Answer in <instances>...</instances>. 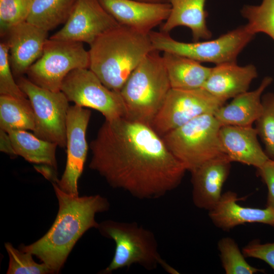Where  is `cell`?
I'll list each match as a JSON object with an SVG mask.
<instances>
[{"label": "cell", "instance_id": "14", "mask_svg": "<svg viewBox=\"0 0 274 274\" xmlns=\"http://www.w3.org/2000/svg\"><path fill=\"white\" fill-rule=\"evenodd\" d=\"M120 25L149 35L169 16V3H151L136 0H98Z\"/></svg>", "mask_w": 274, "mask_h": 274}, {"label": "cell", "instance_id": "15", "mask_svg": "<svg viewBox=\"0 0 274 274\" xmlns=\"http://www.w3.org/2000/svg\"><path fill=\"white\" fill-rule=\"evenodd\" d=\"M48 32L27 21L10 28L7 33L9 59L13 73L17 77L26 73L42 55Z\"/></svg>", "mask_w": 274, "mask_h": 274}, {"label": "cell", "instance_id": "1", "mask_svg": "<svg viewBox=\"0 0 274 274\" xmlns=\"http://www.w3.org/2000/svg\"><path fill=\"white\" fill-rule=\"evenodd\" d=\"M89 147V167L140 199L164 196L187 170L150 125L125 117L106 119Z\"/></svg>", "mask_w": 274, "mask_h": 274}, {"label": "cell", "instance_id": "27", "mask_svg": "<svg viewBox=\"0 0 274 274\" xmlns=\"http://www.w3.org/2000/svg\"><path fill=\"white\" fill-rule=\"evenodd\" d=\"M222 266L227 274H253L262 271L250 265L237 244L230 237H223L218 243Z\"/></svg>", "mask_w": 274, "mask_h": 274}, {"label": "cell", "instance_id": "2", "mask_svg": "<svg viewBox=\"0 0 274 274\" xmlns=\"http://www.w3.org/2000/svg\"><path fill=\"white\" fill-rule=\"evenodd\" d=\"M52 185L59 204L53 224L42 238L19 249L35 255L57 273L81 236L90 228H98L95 215L108 211L110 203L100 195L79 197L63 191L54 182Z\"/></svg>", "mask_w": 274, "mask_h": 274}, {"label": "cell", "instance_id": "31", "mask_svg": "<svg viewBox=\"0 0 274 274\" xmlns=\"http://www.w3.org/2000/svg\"><path fill=\"white\" fill-rule=\"evenodd\" d=\"M9 59V49L7 42L0 44V94L19 99L27 97L14 80Z\"/></svg>", "mask_w": 274, "mask_h": 274}, {"label": "cell", "instance_id": "32", "mask_svg": "<svg viewBox=\"0 0 274 274\" xmlns=\"http://www.w3.org/2000/svg\"><path fill=\"white\" fill-rule=\"evenodd\" d=\"M242 252L245 257L265 261L274 269V243L261 244L252 241L243 248Z\"/></svg>", "mask_w": 274, "mask_h": 274}, {"label": "cell", "instance_id": "8", "mask_svg": "<svg viewBox=\"0 0 274 274\" xmlns=\"http://www.w3.org/2000/svg\"><path fill=\"white\" fill-rule=\"evenodd\" d=\"M89 66V54L83 44L48 39L43 53L26 72L28 79L37 85L61 91L62 83L72 71Z\"/></svg>", "mask_w": 274, "mask_h": 274}, {"label": "cell", "instance_id": "13", "mask_svg": "<svg viewBox=\"0 0 274 274\" xmlns=\"http://www.w3.org/2000/svg\"><path fill=\"white\" fill-rule=\"evenodd\" d=\"M119 25L98 0H77L63 26L50 39L90 45Z\"/></svg>", "mask_w": 274, "mask_h": 274}, {"label": "cell", "instance_id": "26", "mask_svg": "<svg viewBox=\"0 0 274 274\" xmlns=\"http://www.w3.org/2000/svg\"><path fill=\"white\" fill-rule=\"evenodd\" d=\"M247 29L253 35L264 33L274 41V0H262L259 5H247L241 10Z\"/></svg>", "mask_w": 274, "mask_h": 274}, {"label": "cell", "instance_id": "33", "mask_svg": "<svg viewBox=\"0 0 274 274\" xmlns=\"http://www.w3.org/2000/svg\"><path fill=\"white\" fill-rule=\"evenodd\" d=\"M257 169L268 189L266 207L274 209V160L269 158Z\"/></svg>", "mask_w": 274, "mask_h": 274}, {"label": "cell", "instance_id": "19", "mask_svg": "<svg viewBox=\"0 0 274 274\" xmlns=\"http://www.w3.org/2000/svg\"><path fill=\"white\" fill-rule=\"evenodd\" d=\"M237 194L229 191L222 194L217 204L209 211V216L217 227L229 230L246 223H259L274 227V209L245 207L237 203Z\"/></svg>", "mask_w": 274, "mask_h": 274}, {"label": "cell", "instance_id": "17", "mask_svg": "<svg viewBox=\"0 0 274 274\" xmlns=\"http://www.w3.org/2000/svg\"><path fill=\"white\" fill-rule=\"evenodd\" d=\"M256 129L252 125H222L219 138L224 153L235 161L259 168L269 158L258 140Z\"/></svg>", "mask_w": 274, "mask_h": 274}, {"label": "cell", "instance_id": "23", "mask_svg": "<svg viewBox=\"0 0 274 274\" xmlns=\"http://www.w3.org/2000/svg\"><path fill=\"white\" fill-rule=\"evenodd\" d=\"M8 133L17 155L28 162L43 164L56 170L57 144L39 138L27 130H13Z\"/></svg>", "mask_w": 274, "mask_h": 274}, {"label": "cell", "instance_id": "34", "mask_svg": "<svg viewBox=\"0 0 274 274\" xmlns=\"http://www.w3.org/2000/svg\"><path fill=\"white\" fill-rule=\"evenodd\" d=\"M0 151L11 156L17 155L9 133L2 129H0Z\"/></svg>", "mask_w": 274, "mask_h": 274}, {"label": "cell", "instance_id": "3", "mask_svg": "<svg viewBox=\"0 0 274 274\" xmlns=\"http://www.w3.org/2000/svg\"><path fill=\"white\" fill-rule=\"evenodd\" d=\"M89 45V68L104 85L117 92L145 56L154 50L149 35L120 25Z\"/></svg>", "mask_w": 274, "mask_h": 274}, {"label": "cell", "instance_id": "6", "mask_svg": "<svg viewBox=\"0 0 274 274\" xmlns=\"http://www.w3.org/2000/svg\"><path fill=\"white\" fill-rule=\"evenodd\" d=\"M221 124L213 114L199 116L162 138L173 154L190 172L225 154L221 144Z\"/></svg>", "mask_w": 274, "mask_h": 274}, {"label": "cell", "instance_id": "20", "mask_svg": "<svg viewBox=\"0 0 274 274\" xmlns=\"http://www.w3.org/2000/svg\"><path fill=\"white\" fill-rule=\"evenodd\" d=\"M272 82L271 77H265L257 89L239 94L220 107L214 114L215 117L222 126L252 125L261 113L263 92Z\"/></svg>", "mask_w": 274, "mask_h": 274}, {"label": "cell", "instance_id": "25", "mask_svg": "<svg viewBox=\"0 0 274 274\" xmlns=\"http://www.w3.org/2000/svg\"><path fill=\"white\" fill-rule=\"evenodd\" d=\"M34 128L35 115L29 100L1 95L0 129L9 132L21 130L33 131Z\"/></svg>", "mask_w": 274, "mask_h": 274}, {"label": "cell", "instance_id": "30", "mask_svg": "<svg viewBox=\"0 0 274 274\" xmlns=\"http://www.w3.org/2000/svg\"><path fill=\"white\" fill-rule=\"evenodd\" d=\"M32 0H0L1 33L26 21Z\"/></svg>", "mask_w": 274, "mask_h": 274}, {"label": "cell", "instance_id": "16", "mask_svg": "<svg viewBox=\"0 0 274 274\" xmlns=\"http://www.w3.org/2000/svg\"><path fill=\"white\" fill-rule=\"evenodd\" d=\"M231 162L223 154L191 172L192 200L197 208L209 211L217 204L222 195V189L229 174Z\"/></svg>", "mask_w": 274, "mask_h": 274}, {"label": "cell", "instance_id": "35", "mask_svg": "<svg viewBox=\"0 0 274 274\" xmlns=\"http://www.w3.org/2000/svg\"><path fill=\"white\" fill-rule=\"evenodd\" d=\"M140 2L151 3H159L167 2V0H136Z\"/></svg>", "mask_w": 274, "mask_h": 274}, {"label": "cell", "instance_id": "28", "mask_svg": "<svg viewBox=\"0 0 274 274\" xmlns=\"http://www.w3.org/2000/svg\"><path fill=\"white\" fill-rule=\"evenodd\" d=\"M262 110L255 121L258 136L264 145L268 157L274 160V93L262 97Z\"/></svg>", "mask_w": 274, "mask_h": 274}, {"label": "cell", "instance_id": "11", "mask_svg": "<svg viewBox=\"0 0 274 274\" xmlns=\"http://www.w3.org/2000/svg\"><path fill=\"white\" fill-rule=\"evenodd\" d=\"M225 104L203 88H171L151 126L162 137L199 116L214 114Z\"/></svg>", "mask_w": 274, "mask_h": 274}, {"label": "cell", "instance_id": "7", "mask_svg": "<svg viewBox=\"0 0 274 274\" xmlns=\"http://www.w3.org/2000/svg\"><path fill=\"white\" fill-rule=\"evenodd\" d=\"M149 36L153 49L185 56L200 62H207L216 65L235 62L244 48L255 35L246 25L211 40L186 43L177 41L169 33L151 31Z\"/></svg>", "mask_w": 274, "mask_h": 274}, {"label": "cell", "instance_id": "22", "mask_svg": "<svg viewBox=\"0 0 274 274\" xmlns=\"http://www.w3.org/2000/svg\"><path fill=\"white\" fill-rule=\"evenodd\" d=\"M162 57L171 88H202L212 67L204 66L192 59L169 52H163Z\"/></svg>", "mask_w": 274, "mask_h": 274}, {"label": "cell", "instance_id": "9", "mask_svg": "<svg viewBox=\"0 0 274 274\" xmlns=\"http://www.w3.org/2000/svg\"><path fill=\"white\" fill-rule=\"evenodd\" d=\"M17 83L29 100L33 110V134L65 148L66 123L70 107L65 95L61 91L54 92L42 88L22 76L18 77Z\"/></svg>", "mask_w": 274, "mask_h": 274}, {"label": "cell", "instance_id": "24", "mask_svg": "<svg viewBox=\"0 0 274 274\" xmlns=\"http://www.w3.org/2000/svg\"><path fill=\"white\" fill-rule=\"evenodd\" d=\"M77 0H32L27 22L47 31L65 23Z\"/></svg>", "mask_w": 274, "mask_h": 274}, {"label": "cell", "instance_id": "29", "mask_svg": "<svg viewBox=\"0 0 274 274\" xmlns=\"http://www.w3.org/2000/svg\"><path fill=\"white\" fill-rule=\"evenodd\" d=\"M9 257L7 274H45L53 273L44 263L36 262L32 254L15 249L9 243L5 244Z\"/></svg>", "mask_w": 274, "mask_h": 274}, {"label": "cell", "instance_id": "10", "mask_svg": "<svg viewBox=\"0 0 274 274\" xmlns=\"http://www.w3.org/2000/svg\"><path fill=\"white\" fill-rule=\"evenodd\" d=\"M61 91L69 101L96 110L106 120L126 118L125 107L120 92L107 87L89 68L72 71L64 79Z\"/></svg>", "mask_w": 274, "mask_h": 274}, {"label": "cell", "instance_id": "18", "mask_svg": "<svg viewBox=\"0 0 274 274\" xmlns=\"http://www.w3.org/2000/svg\"><path fill=\"white\" fill-rule=\"evenodd\" d=\"M257 76L256 68L253 64L240 66L236 61L223 63L212 67L202 88L226 102L248 91Z\"/></svg>", "mask_w": 274, "mask_h": 274}, {"label": "cell", "instance_id": "4", "mask_svg": "<svg viewBox=\"0 0 274 274\" xmlns=\"http://www.w3.org/2000/svg\"><path fill=\"white\" fill-rule=\"evenodd\" d=\"M170 89L162 55L154 49L131 73L120 91L126 118L151 126Z\"/></svg>", "mask_w": 274, "mask_h": 274}, {"label": "cell", "instance_id": "12", "mask_svg": "<svg viewBox=\"0 0 274 274\" xmlns=\"http://www.w3.org/2000/svg\"><path fill=\"white\" fill-rule=\"evenodd\" d=\"M90 110L75 105L70 106L66 123L67 156L64 171L56 183L63 191L79 195L78 182L82 174L87 157L88 144L86 132L91 116Z\"/></svg>", "mask_w": 274, "mask_h": 274}, {"label": "cell", "instance_id": "5", "mask_svg": "<svg viewBox=\"0 0 274 274\" xmlns=\"http://www.w3.org/2000/svg\"><path fill=\"white\" fill-rule=\"evenodd\" d=\"M98 229L103 236L113 239L115 244L113 258L101 273H110L138 264L148 270L160 265L169 273H178L161 258L153 232L137 223L107 220L99 224Z\"/></svg>", "mask_w": 274, "mask_h": 274}, {"label": "cell", "instance_id": "21", "mask_svg": "<svg viewBox=\"0 0 274 274\" xmlns=\"http://www.w3.org/2000/svg\"><path fill=\"white\" fill-rule=\"evenodd\" d=\"M206 1L167 0L171 6L170 12L160 31L169 33L177 27L185 26L191 30L193 42L210 39L212 34L207 25Z\"/></svg>", "mask_w": 274, "mask_h": 274}]
</instances>
